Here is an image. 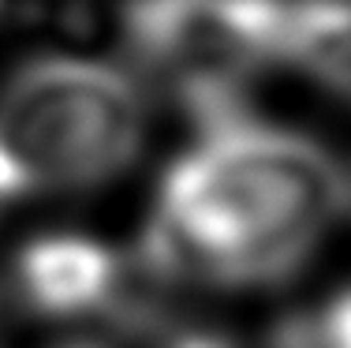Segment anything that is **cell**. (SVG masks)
I'll return each mask as SVG.
<instances>
[{
    "label": "cell",
    "instance_id": "4",
    "mask_svg": "<svg viewBox=\"0 0 351 348\" xmlns=\"http://www.w3.org/2000/svg\"><path fill=\"white\" fill-rule=\"evenodd\" d=\"M128 288L123 262L112 247L79 232L38 236L15 255L12 292L38 318H90L108 314Z\"/></svg>",
    "mask_w": 351,
    "mask_h": 348
},
{
    "label": "cell",
    "instance_id": "6",
    "mask_svg": "<svg viewBox=\"0 0 351 348\" xmlns=\"http://www.w3.org/2000/svg\"><path fill=\"white\" fill-rule=\"evenodd\" d=\"M108 314L120 318L123 334L135 341V348H236L228 341V334L202 326L195 318H176L161 303L128 296V288L120 292V300Z\"/></svg>",
    "mask_w": 351,
    "mask_h": 348
},
{
    "label": "cell",
    "instance_id": "5",
    "mask_svg": "<svg viewBox=\"0 0 351 348\" xmlns=\"http://www.w3.org/2000/svg\"><path fill=\"white\" fill-rule=\"evenodd\" d=\"M280 60L351 97V0H280Z\"/></svg>",
    "mask_w": 351,
    "mask_h": 348
},
{
    "label": "cell",
    "instance_id": "7",
    "mask_svg": "<svg viewBox=\"0 0 351 348\" xmlns=\"http://www.w3.org/2000/svg\"><path fill=\"white\" fill-rule=\"evenodd\" d=\"M273 348H351V288H340L311 318L280 326Z\"/></svg>",
    "mask_w": 351,
    "mask_h": 348
},
{
    "label": "cell",
    "instance_id": "1",
    "mask_svg": "<svg viewBox=\"0 0 351 348\" xmlns=\"http://www.w3.org/2000/svg\"><path fill=\"white\" fill-rule=\"evenodd\" d=\"M351 206L337 154L291 128L228 113L172 161L154 198L142 266L172 285H280Z\"/></svg>",
    "mask_w": 351,
    "mask_h": 348
},
{
    "label": "cell",
    "instance_id": "9",
    "mask_svg": "<svg viewBox=\"0 0 351 348\" xmlns=\"http://www.w3.org/2000/svg\"><path fill=\"white\" fill-rule=\"evenodd\" d=\"M0 4H4V0H0Z\"/></svg>",
    "mask_w": 351,
    "mask_h": 348
},
{
    "label": "cell",
    "instance_id": "8",
    "mask_svg": "<svg viewBox=\"0 0 351 348\" xmlns=\"http://www.w3.org/2000/svg\"><path fill=\"white\" fill-rule=\"evenodd\" d=\"M68 348H105V345H90V341H82V345H68Z\"/></svg>",
    "mask_w": 351,
    "mask_h": 348
},
{
    "label": "cell",
    "instance_id": "2",
    "mask_svg": "<svg viewBox=\"0 0 351 348\" xmlns=\"http://www.w3.org/2000/svg\"><path fill=\"white\" fill-rule=\"evenodd\" d=\"M146 139V97L123 68L41 56L0 86V206L120 176Z\"/></svg>",
    "mask_w": 351,
    "mask_h": 348
},
{
    "label": "cell",
    "instance_id": "3",
    "mask_svg": "<svg viewBox=\"0 0 351 348\" xmlns=\"http://www.w3.org/2000/svg\"><path fill=\"white\" fill-rule=\"evenodd\" d=\"M120 34L142 76L210 124L280 60V0H123Z\"/></svg>",
    "mask_w": 351,
    "mask_h": 348
}]
</instances>
